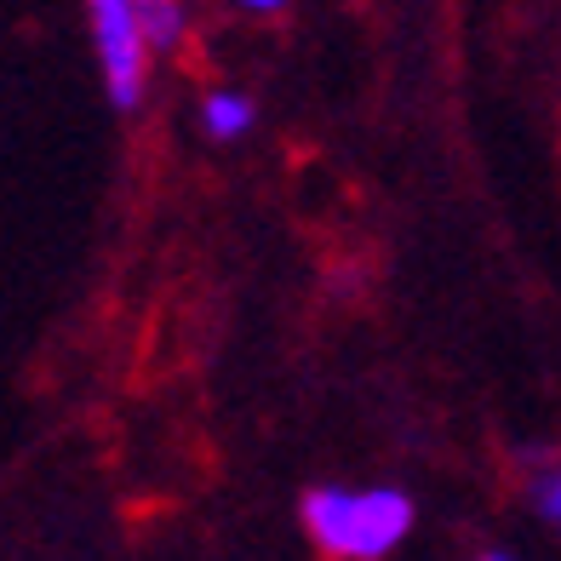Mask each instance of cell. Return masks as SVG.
Here are the masks:
<instances>
[{"label": "cell", "mask_w": 561, "mask_h": 561, "mask_svg": "<svg viewBox=\"0 0 561 561\" xmlns=\"http://www.w3.org/2000/svg\"><path fill=\"white\" fill-rule=\"evenodd\" d=\"M298 527L327 561H390L413 545L419 504L390 481H327L304 493Z\"/></svg>", "instance_id": "obj_1"}, {"label": "cell", "mask_w": 561, "mask_h": 561, "mask_svg": "<svg viewBox=\"0 0 561 561\" xmlns=\"http://www.w3.org/2000/svg\"><path fill=\"white\" fill-rule=\"evenodd\" d=\"M81 18H87L92 69H98V87H104L110 110L138 115L167 64L156 46V30H149V7L144 0H81Z\"/></svg>", "instance_id": "obj_2"}, {"label": "cell", "mask_w": 561, "mask_h": 561, "mask_svg": "<svg viewBox=\"0 0 561 561\" xmlns=\"http://www.w3.org/2000/svg\"><path fill=\"white\" fill-rule=\"evenodd\" d=\"M195 126H201L207 144L236 149V144H247L252 133H259V98H252L247 87H236V81H213L195 98Z\"/></svg>", "instance_id": "obj_3"}, {"label": "cell", "mask_w": 561, "mask_h": 561, "mask_svg": "<svg viewBox=\"0 0 561 561\" xmlns=\"http://www.w3.org/2000/svg\"><path fill=\"white\" fill-rule=\"evenodd\" d=\"M522 499H527V516L561 545V453H533L527 458Z\"/></svg>", "instance_id": "obj_4"}, {"label": "cell", "mask_w": 561, "mask_h": 561, "mask_svg": "<svg viewBox=\"0 0 561 561\" xmlns=\"http://www.w3.org/2000/svg\"><path fill=\"white\" fill-rule=\"evenodd\" d=\"M144 7H149V30H156L161 58L172 64L195 41V0H144Z\"/></svg>", "instance_id": "obj_5"}, {"label": "cell", "mask_w": 561, "mask_h": 561, "mask_svg": "<svg viewBox=\"0 0 561 561\" xmlns=\"http://www.w3.org/2000/svg\"><path fill=\"white\" fill-rule=\"evenodd\" d=\"M241 18H259V23H275V18H287L293 12V0H229Z\"/></svg>", "instance_id": "obj_6"}]
</instances>
